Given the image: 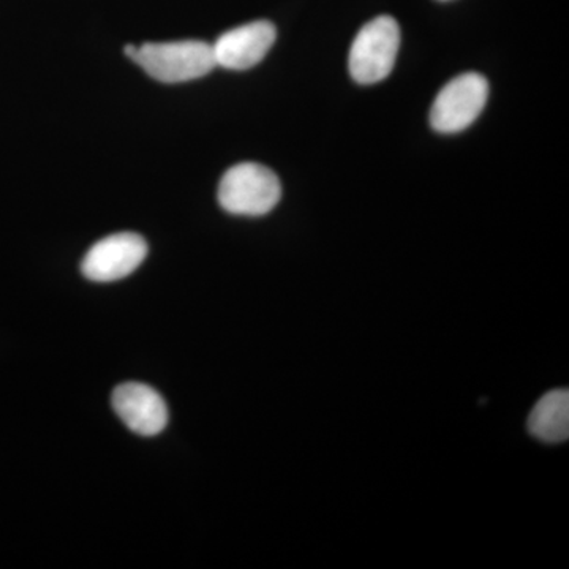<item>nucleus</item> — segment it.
I'll return each instance as SVG.
<instances>
[{
    "instance_id": "nucleus-5",
    "label": "nucleus",
    "mask_w": 569,
    "mask_h": 569,
    "mask_svg": "<svg viewBox=\"0 0 569 569\" xmlns=\"http://www.w3.org/2000/svg\"><path fill=\"white\" fill-rule=\"evenodd\" d=\"M146 257L148 244L140 234H111L86 253L81 271L92 282H116L137 271Z\"/></svg>"
},
{
    "instance_id": "nucleus-8",
    "label": "nucleus",
    "mask_w": 569,
    "mask_h": 569,
    "mask_svg": "<svg viewBox=\"0 0 569 569\" xmlns=\"http://www.w3.org/2000/svg\"><path fill=\"white\" fill-rule=\"evenodd\" d=\"M531 436L546 443H561L569 437V392L553 389L538 400L529 418Z\"/></svg>"
},
{
    "instance_id": "nucleus-4",
    "label": "nucleus",
    "mask_w": 569,
    "mask_h": 569,
    "mask_svg": "<svg viewBox=\"0 0 569 569\" xmlns=\"http://www.w3.org/2000/svg\"><path fill=\"white\" fill-rule=\"evenodd\" d=\"M489 97L482 74L463 73L441 89L430 110V126L440 133H458L477 121Z\"/></svg>"
},
{
    "instance_id": "nucleus-3",
    "label": "nucleus",
    "mask_w": 569,
    "mask_h": 569,
    "mask_svg": "<svg viewBox=\"0 0 569 569\" xmlns=\"http://www.w3.org/2000/svg\"><path fill=\"white\" fill-rule=\"evenodd\" d=\"M400 48V28L392 17H378L358 32L350 50L351 77L359 84L387 80Z\"/></svg>"
},
{
    "instance_id": "nucleus-7",
    "label": "nucleus",
    "mask_w": 569,
    "mask_h": 569,
    "mask_svg": "<svg viewBox=\"0 0 569 569\" xmlns=\"http://www.w3.org/2000/svg\"><path fill=\"white\" fill-rule=\"evenodd\" d=\"M116 415L134 433L156 437L168 425V407L163 397L142 383H123L111 397Z\"/></svg>"
},
{
    "instance_id": "nucleus-6",
    "label": "nucleus",
    "mask_w": 569,
    "mask_h": 569,
    "mask_svg": "<svg viewBox=\"0 0 569 569\" xmlns=\"http://www.w3.org/2000/svg\"><path fill=\"white\" fill-rule=\"evenodd\" d=\"M276 39V26L269 21H253L231 29L212 44L217 67L227 70L252 69L263 61Z\"/></svg>"
},
{
    "instance_id": "nucleus-1",
    "label": "nucleus",
    "mask_w": 569,
    "mask_h": 569,
    "mask_svg": "<svg viewBox=\"0 0 569 569\" xmlns=\"http://www.w3.org/2000/svg\"><path fill=\"white\" fill-rule=\"evenodd\" d=\"M126 54L153 80L168 84L198 80L217 67L212 44L201 40L127 44Z\"/></svg>"
},
{
    "instance_id": "nucleus-2",
    "label": "nucleus",
    "mask_w": 569,
    "mask_h": 569,
    "mask_svg": "<svg viewBox=\"0 0 569 569\" xmlns=\"http://www.w3.org/2000/svg\"><path fill=\"white\" fill-rule=\"evenodd\" d=\"M282 197L274 171L260 163H239L223 174L219 203L234 216L258 217L271 212Z\"/></svg>"
}]
</instances>
